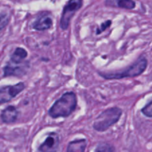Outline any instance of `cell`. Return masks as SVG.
Here are the masks:
<instances>
[{"label":"cell","mask_w":152,"mask_h":152,"mask_svg":"<svg viewBox=\"0 0 152 152\" xmlns=\"http://www.w3.org/2000/svg\"><path fill=\"white\" fill-rule=\"evenodd\" d=\"M28 68H29L28 61H25L22 63L18 65L7 62V64L3 67V77H14L19 78L27 74Z\"/></svg>","instance_id":"obj_6"},{"label":"cell","mask_w":152,"mask_h":152,"mask_svg":"<svg viewBox=\"0 0 152 152\" xmlns=\"http://www.w3.org/2000/svg\"><path fill=\"white\" fill-rule=\"evenodd\" d=\"M111 25H112V20H111V19H108V20H106L105 22H102V23L96 28V35L101 34L102 32H104L105 30H107L108 28H110Z\"/></svg>","instance_id":"obj_15"},{"label":"cell","mask_w":152,"mask_h":152,"mask_svg":"<svg viewBox=\"0 0 152 152\" xmlns=\"http://www.w3.org/2000/svg\"><path fill=\"white\" fill-rule=\"evenodd\" d=\"M25 88L24 83H18L15 85H9L0 87V104H4L11 101L17 96Z\"/></svg>","instance_id":"obj_5"},{"label":"cell","mask_w":152,"mask_h":152,"mask_svg":"<svg viewBox=\"0 0 152 152\" xmlns=\"http://www.w3.org/2000/svg\"><path fill=\"white\" fill-rule=\"evenodd\" d=\"M87 140L77 139L71 141L67 146L68 152H83L86 151L87 147Z\"/></svg>","instance_id":"obj_11"},{"label":"cell","mask_w":152,"mask_h":152,"mask_svg":"<svg viewBox=\"0 0 152 152\" xmlns=\"http://www.w3.org/2000/svg\"><path fill=\"white\" fill-rule=\"evenodd\" d=\"M123 110L117 106L111 107L102 111L93 123V129L98 132H104L115 124L121 118Z\"/></svg>","instance_id":"obj_3"},{"label":"cell","mask_w":152,"mask_h":152,"mask_svg":"<svg viewBox=\"0 0 152 152\" xmlns=\"http://www.w3.org/2000/svg\"><path fill=\"white\" fill-rule=\"evenodd\" d=\"M83 4V0H68L67 1L63 7L61 14L59 22L61 29L66 31L69 28L71 19H73L76 13L82 8Z\"/></svg>","instance_id":"obj_4"},{"label":"cell","mask_w":152,"mask_h":152,"mask_svg":"<svg viewBox=\"0 0 152 152\" xmlns=\"http://www.w3.org/2000/svg\"><path fill=\"white\" fill-rule=\"evenodd\" d=\"M28 53L25 48L21 47L16 48L13 53L10 56V59L9 62L13 64H21L24 62L26 57L28 56Z\"/></svg>","instance_id":"obj_12"},{"label":"cell","mask_w":152,"mask_h":152,"mask_svg":"<svg viewBox=\"0 0 152 152\" xmlns=\"http://www.w3.org/2000/svg\"><path fill=\"white\" fill-rule=\"evenodd\" d=\"M148 59L145 57H140L134 62L129 66L120 71H98L97 74L107 80H122L125 78L137 77L143 74L148 67Z\"/></svg>","instance_id":"obj_2"},{"label":"cell","mask_w":152,"mask_h":152,"mask_svg":"<svg viewBox=\"0 0 152 152\" xmlns=\"http://www.w3.org/2000/svg\"><path fill=\"white\" fill-rule=\"evenodd\" d=\"M77 96L74 91L64 93L48 110V115L53 119L67 118L77 109Z\"/></svg>","instance_id":"obj_1"},{"label":"cell","mask_w":152,"mask_h":152,"mask_svg":"<svg viewBox=\"0 0 152 152\" xmlns=\"http://www.w3.org/2000/svg\"><path fill=\"white\" fill-rule=\"evenodd\" d=\"M105 5L110 7L133 10L136 7V2L134 0H105Z\"/></svg>","instance_id":"obj_10"},{"label":"cell","mask_w":152,"mask_h":152,"mask_svg":"<svg viewBox=\"0 0 152 152\" xmlns=\"http://www.w3.org/2000/svg\"><path fill=\"white\" fill-rule=\"evenodd\" d=\"M95 151H114L115 148L114 146L110 145L109 143L107 142H100L98 144L96 148H95Z\"/></svg>","instance_id":"obj_13"},{"label":"cell","mask_w":152,"mask_h":152,"mask_svg":"<svg viewBox=\"0 0 152 152\" xmlns=\"http://www.w3.org/2000/svg\"><path fill=\"white\" fill-rule=\"evenodd\" d=\"M59 146V135L56 132L49 133L45 140L39 145L38 148L39 151H57Z\"/></svg>","instance_id":"obj_7"},{"label":"cell","mask_w":152,"mask_h":152,"mask_svg":"<svg viewBox=\"0 0 152 152\" xmlns=\"http://www.w3.org/2000/svg\"><path fill=\"white\" fill-rule=\"evenodd\" d=\"M10 16L7 13H0V31L4 29L9 24Z\"/></svg>","instance_id":"obj_14"},{"label":"cell","mask_w":152,"mask_h":152,"mask_svg":"<svg viewBox=\"0 0 152 152\" xmlns=\"http://www.w3.org/2000/svg\"><path fill=\"white\" fill-rule=\"evenodd\" d=\"M52 26H53V19L48 15L39 16L32 25L33 28L38 31H47L50 29Z\"/></svg>","instance_id":"obj_9"},{"label":"cell","mask_w":152,"mask_h":152,"mask_svg":"<svg viewBox=\"0 0 152 152\" xmlns=\"http://www.w3.org/2000/svg\"><path fill=\"white\" fill-rule=\"evenodd\" d=\"M19 116V111L14 105H9L1 111L0 114L2 123L5 124H13L16 123Z\"/></svg>","instance_id":"obj_8"},{"label":"cell","mask_w":152,"mask_h":152,"mask_svg":"<svg viewBox=\"0 0 152 152\" xmlns=\"http://www.w3.org/2000/svg\"><path fill=\"white\" fill-rule=\"evenodd\" d=\"M141 112L145 117H148V118H151L152 117V101L150 99L148 101V103L141 109Z\"/></svg>","instance_id":"obj_16"}]
</instances>
